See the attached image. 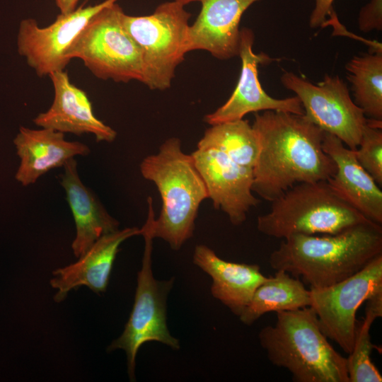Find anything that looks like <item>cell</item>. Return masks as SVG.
Masks as SVG:
<instances>
[{
	"mask_svg": "<svg viewBox=\"0 0 382 382\" xmlns=\"http://www.w3.org/2000/svg\"><path fill=\"white\" fill-rule=\"evenodd\" d=\"M252 127L260 146L252 190L261 198L271 202L296 184L327 181L335 173L322 146L324 132L303 115L255 112Z\"/></svg>",
	"mask_w": 382,
	"mask_h": 382,
	"instance_id": "obj_1",
	"label": "cell"
},
{
	"mask_svg": "<svg viewBox=\"0 0 382 382\" xmlns=\"http://www.w3.org/2000/svg\"><path fill=\"white\" fill-rule=\"evenodd\" d=\"M381 254V225L368 220L334 234L291 235L270 254V264L301 277L311 288H322L349 277Z\"/></svg>",
	"mask_w": 382,
	"mask_h": 382,
	"instance_id": "obj_2",
	"label": "cell"
},
{
	"mask_svg": "<svg viewBox=\"0 0 382 382\" xmlns=\"http://www.w3.org/2000/svg\"><path fill=\"white\" fill-rule=\"evenodd\" d=\"M139 169L144 179L155 184L162 200L159 216L151 219L152 236L179 250L192 237L199 206L208 198L192 156L183 152L180 139L171 137L158 153L145 157Z\"/></svg>",
	"mask_w": 382,
	"mask_h": 382,
	"instance_id": "obj_3",
	"label": "cell"
},
{
	"mask_svg": "<svg viewBox=\"0 0 382 382\" xmlns=\"http://www.w3.org/2000/svg\"><path fill=\"white\" fill-rule=\"evenodd\" d=\"M276 313L275 324L258 334L272 364L287 369L295 382H349L346 358L328 341L311 307Z\"/></svg>",
	"mask_w": 382,
	"mask_h": 382,
	"instance_id": "obj_4",
	"label": "cell"
},
{
	"mask_svg": "<svg viewBox=\"0 0 382 382\" xmlns=\"http://www.w3.org/2000/svg\"><path fill=\"white\" fill-rule=\"evenodd\" d=\"M271 203L270 210L257 217V228L276 238L334 234L369 220L335 194L326 180L296 184Z\"/></svg>",
	"mask_w": 382,
	"mask_h": 382,
	"instance_id": "obj_5",
	"label": "cell"
},
{
	"mask_svg": "<svg viewBox=\"0 0 382 382\" xmlns=\"http://www.w3.org/2000/svg\"><path fill=\"white\" fill-rule=\"evenodd\" d=\"M184 7L173 0L159 4L150 15L122 13L123 25L141 50V83L150 89L170 88L177 66L188 52L191 14Z\"/></svg>",
	"mask_w": 382,
	"mask_h": 382,
	"instance_id": "obj_6",
	"label": "cell"
},
{
	"mask_svg": "<svg viewBox=\"0 0 382 382\" xmlns=\"http://www.w3.org/2000/svg\"><path fill=\"white\" fill-rule=\"evenodd\" d=\"M123 13L117 2L97 12L66 51L67 58L80 59L100 79L141 82V50L123 25Z\"/></svg>",
	"mask_w": 382,
	"mask_h": 382,
	"instance_id": "obj_7",
	"label": "cell"
},
{
	"mask_svg": "<svg viewBox=\"0 0 382 382\" xmlns=\"http://www.w3.org/2000/svg\"><path fill=\"white\" fill-rule=\"evenodd\" d=\"M154 214V210L149 208L146 223L141 228V235L144 238V250L141 268L137 275L132 312L122 333L108 348L110 352L115 349L125 352L130 381H135L136 357L144 343L154 341L175 350L180 349L179 341L171 335L166 321V302L174 279L158 280L152 271L154 237L151 223Z\"/></svg>",
	"mask_w": 382,
	"mask_h": 382,
	"instance_id": "obj_8",
	"label": "cell"
},
{
	"mask_svg": "<svg viewBox=\"0 0 382 382\" xmlns=\"http://www.w3.org/2000/svg\"><path fill=\"white\" fill-rule=\"evenodd\" d=\"M281 81L296 93L309 121L337 137L349 149H357L368 118L351 98L342 79L326 75L313 84L292 72H285Z\"/></svg>",
	"mask_w": 382,
	"mask_h": 382,
	"instance_id": "obj_9",
	"label": "cell"
},
{
	"mask_svg": "<svg viewBox=\"0 0 382 382\" xmlns=\"http://www.w3.org/2000/svg\"><path fill=\"white\" fill-rule=\"evenodd\" d=\"M382 291V254L358 272L335 284L311 288V306L320 328L329 339L349 354L353 348L356 315L364 301Z\"/></svg>",
	"mask_w": 382,
	"mask_h": 382,
	"instance_id": "obj_10",
	"label": "cell"
},
{
	"mask_svg": "<svg viewBox=\"0 0 382 382\" xmlns=\"http://www.w3.org/2000/svg\"><path fill=\"white\" fill-rule=\"evenodd\" d=\"M118 1L105 0L93 6L77 7L69 13H60L45 27H40L33 18L22 20L17 34L18 54L40 77L65 70L71 61L66 51L91 18Z\"/></svg>",
	"mask_w": 382,
	"mask_h": 382,
	"instance_id": "obj_11",
	"label": "cell"
},
{
	"mask_svg": "<svg viewBox=\"0 0 382 382\" xmlns=\"http://www.w3.org/2000/svg\"><path fill=\"white\" fill-rule=\"evenodd\" d=\"M191 156L214 208L224 212L233 225L242 224L260 202L253 193V169L214 148H197Z\"/></svg>",
	"mask_w": 382,
	"mask_h": 382,
	"instance_id": "obj_12",
	"label": "cell"
},
{
	"mask_svg": "<svg viewBox=\"0 0 382 382\" xmlns=\"http://www.w3.org/2000/svg\"><path fill=\"white\" fill-rule=\"evenodd\" d=\"M254 33L250 28L240 30L238 55L241 59V70L235 90L227 101L214 112L204 116L210 125L243 119L250 112L279 110L303 115L304 110L295 96L284 99L270 96L262 88L258 79L257 66L272 60L264 54L253 50Z\"/></svg>",
	"mask_w": 382,
	"mask_h": 382,
	"instance_id": "obj_13",
	"label": "cell"
},
{
	"mask_svg": "<svg viewBox=\"0 0 382 382\" xmlns=\"http://www.w3.org/2000/svg\"><path fill=\"white\" fill-rule=\"evenodd\" d=\"M54 88L50 108L33 120L40 127L76 135L91 134L97 141H113L117 132L96 117L87 94L74 85L65 70L49 75Z\"/></svg>",
	"mask_w": 382,
	"mask_h": 382,
	"instance_id": "obj_14",
	"label": "cell"
},
{
	"mask_svg": "<svg viewBox=\"0 0 382 382\" xmlns=\"http://www.w3.org/2000/svg\"><path fill=\"white\" fill-rule=\"evenodd\" d=\"M258 1L199 0L201 10L189 27L187 52L205 50L221 60L238 55L241 17Z\"/></svg>",
	"mask_w": 382,
	"mask_h": 382,
	"instance_id": "obj_15",
	"label": "cell"
},
{
	"mask_svg": "<svg viewBox=\"0 0 382 382\" xmlns=\"http://www.w3.org/2000/svg\"><path fill=\"white\" fill-rule=\"evenodd\" d=\"M322 146L336 165L335 173L327 180L331 189L366 219L381 225L382 191L359 164L354 150L327 132Z\"/></svg>",
	"mask_w": 382,
	"mask_h": 382,
	"instance_id": "obj_16",
	"label": "cell"
},
{
	"mask_svg": "<svg viewBox=\"0 0 382 382\" xmlns=\"http://www.w3.org/2000/svg\"><path fill=\"white\" fill-rule=\"evenodd\" d=\"M137 235H141V228L137 227L105 234L78 257L76 262L53 271L50 282L57 290L54 300L63 301L71 290L81 286H88L96 294L105 291L120 245Z\"/></svg>",
	"mask_w": 382,
	"mask_h": 382,
	"instance_id": "obj_17",
	"label": "cell"
},
{
	"mask_svg": "<svg viewBox=\"0 0 382 382\" xmlns=\"http://www.w3.org/2000/svg\"><path fill=\"white\" fill-rule=\"evenodd\" d=\"M13 144L20 158L15 178L23 186L35 183L53 168L63 167L69 159L90 153L86 144L67 141L64 133L43 127H21Z\"/></svg>",
	"mask_w": 382,
	"mask_h": 382,
	"instance_id": "obj_18",
	"label": "cell"
},
{
	"mask_svg": "<svg viewBox=\"0 0 382 382\" xmlns=\"http://www.w3.org/2000/svg\"><path fill=\"white\" fill-rule=\"evenodd\" d=\"M63 168L61 185L76 226L71 248L75 257H79L100 237L118 230L119 222L109 214L95 194L82 183L74 158L67 161Z\"/></svg>",
	"mask_w": 382,
	"mask_h": 382,
	"instance_id": "obj_19",
	"label": "cell"
},
{
	"mask_svg": "<svg viewBox=\"0 0 382 382\" xmlns=\"http://www.w3.org/2000/svg\"><path fill=\"white\" fill-rule=\"evenodd\" d=\"M193 262L211 277L212 296L238 316L257 286L268 277L262 274L257 265L226 261L202 244L195 247Z\"/></svg>",
	"mask_w": 382,
	"mask_h": 382,
	"instance_id": "obj_20",
	"label": "cell"
},
{
	"mask_svg": "<svg viewBox=\"0 0 382 382\" xmlns=\"http://www.w3.org/2000/svg\"><path fill=\"white\" fill-rule=\"evenodd\" d=\"M310 306V290L297 277L293 278L283 270H276L274 276L268 277L257 286L238 317L243 324L250 325L267 313Z\"/></svg>",
	"mask_w": 382,
	"mask_h": 382,
	"instance_id": "obj_21",
	"label": "cell"
},
{
	"mask_svg": "<svg viewBox=\"0 0 382 382\" xmlns=\"http://www.w3.org/2000/svg\"><path fill=\"white\" fill-rule=\"evenodd\" d=\"M345 69L355 104L366 118L382 122V52L354 56Z\"/></svg>",
	"mask_w": 382,
	"mask_h": 382,
	"instance_id": "obj_22",
	"label": "cell"
},
{
	"mask_svg": "<svg viewBox=\"0 0 382 382\" xmlns=\"http://www.w3.org/2000/svg\"><path fill=\"white\" fill-rule=\"evenodd\" d=\"M197 148H214L243 167L253 169L260 150L257 135L246 120L211 125Z\"/></svg>",
	"mask_w": 382,
	"mask_h": 382,
	"instance_id": "obj_23",
	"label": "cell"
},
{
	"mask_svg": "<svg viewBox=\"0 0 382 382\" xmlns=\"http://www.w3.org/2000/svg\"><path fill=\"white\" fill-rule=\"evenodd\" d=\"M381 317L376 310L366 307L365 318L357 323L354 343L346 358L349 382H381L382 376L371 359L374 345L371 341L370 329L374 320Z\"/></svg>",
	"mask_w": 382,
	"mask_h": 382,
	"instance_id": "obj_24",
	"label": "cell"
},
{
	"mask_svg": "<svg viewBox=\"0 0 382 382\" xmlns=\"http://www.w3.org/2000/svg\"><path fill=\"white\" fill-rule=\"evenodd\" d=\"M382 122L368 119L359 144L354 150L363 168L381 187L382 185Z\"/></svg>",
	"mask_w": 382,
	"mask_h": 382,
	"instance_id": "obj_25",
	"label": "cell"
},
{
	"mask_svg": "<svg viewBox=\"0 0 382 382\" xmlns=\"http://www.w3.org/2000/svg\"><path fill=\"white\" fill-rule=\"evenodd\" d=\"M358 25L364 33L382 30V0H371L361 8Z\"/></svg>",
	"mask_w": 382,
	"mask_h": 382,
	"instance_id": "obj_26",
	"label": "cell"
},
{
	"mask_svg": "<svg viewBox=\"0 0 382 382\" xmlns=\"http://www.w3.org/2000/svg\"><path fill=\"white\" fill-rule=\"evenodd\" d=\"M335 0H315V6L309 19V25L312 28L320 27L324 25L327 16H329Z\"/></svg>",
	"mask_w": 382,
	"mask_h": 382,
	"instance_id": "obj_27",
	"label": "cell"
},
{
	"mask_svg": "<svg viewBox=\"0 0 382 382\" xmlns=\"http://www.w3.org/2000/svg\"><path fill=\"white\" fill-rule=\"evenodd\" d=\"M80 1L81 0H55V3L61 13H66L76 9Z\"/></svg>",
	"mask_w": 382,
	"mask_h": 382,
	"instance_id": "obj_28",
	"label": "cell"
},
{
	"mask_svg": "<svg viewBox=\"0 0 382 382\" xmlns=\"http://www.w3.org/2000/svg\"><path fill=\"white\" fill-rule=\"evenodd\" d=\"M183 5H187L188 4H190V3H192V2H195V1H199V0H175Z\"/></svg>",
	"mask_w": 382,
	"mask_h": 382,
	"instance_id": "obj_29",
	"label": "cell"
}]
</instances>
